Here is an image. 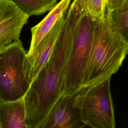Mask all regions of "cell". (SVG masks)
<instances>
[{
	"label": "cell",
	"instance_id": "6da1fadb",
	"mask_svg": "<svg viewBox=\"0 0 128 128\" xmlns=\"http://www.w3.org/2000/svg\"><path fill=\"white\" fill-rule=\"evenodd\" d=\"M74 0L65 12L64 25L52 55L30 84L24 98L28 128H38L62 96L67 62L76 24L84 11Z\"/></svg>",
	"mask_w": 128,
	"mask_h": 128
},
{
	"label": "cell",
	"instance_id": "7a4b0ae2",
	"mask_svg": "<svg viewBox=\"0 0 128 128\" xmlns=\"http://www.w3.org/2000/svg\"><path fill=\"white\" fill-rule=\"evenodd\" d=\"M128 54V44L111 30L106 13L103 20L96 19L92 46L80 90L110 78Z\"/></svg>",
	"mask_w": 128,
	"mask_h": 128
},
{
	"label": "cell",
	"instance_id": "3957f363",
	"mask_svg": "<svg viewBox=\"0 0 128 128\" xmlns=\"http://www.w3.org/2000/svg\"><path fill=\"white\" fill-rule=\"evenodd\" d=\"M20 40L0 48V102L24 98L30 84L32 65Z\"/></svg>",
	"mask_w": 128,
	"mask_h": 128
},
{
	"label": "cell",
	"instance_id": "277c9868",
	"mask_svg": "<svg viewBox=\"0 0 128 128\" xmlns=\"http://www.w3.org/2000/svg\"><path fill=\"white\" fill-rule=\"evenodd\" d=\"M96 20L86 11L84 6L75 29L62 96L75 95L82 87L92 46Z\"/></svg>",
	"mask_w": 128,
	"mask_h": 128
},
{
	"label": "cell",
	"instance_id": "5b68a950",
	"mask_svg": "<svg viewBox=\"0 0 128 128\" xmlns=\"http://www.w3.org/2000/svg\"><path fill=\"white\" fill-rule=\"evenodd\" d=\"M110 80L82 88L76 94L75 104L82 121L92 128H116Z\"/></svg>",
	"mask_w": 128,
	"mask_h": 128
},
{
	"label": "cell",
	"instance_id": "8992f818",
	"mask_svg": "<svg viewBox=\"0 0 128 128\" xmlns=\"http://www.w3.org/2000/svg\"><path fill=\"white\" fill-rule=\"evenodd\" d=\"M75 98L76 94L62 96L38 128H78L84 126Z\"/></svg>",
	"mask_w": 128,
	"mask_h": 128
},
{
	"label": "cell",
	"instance_id": "52a82bcc",
	"mask_svg": "<svg viewBox=\"0 0 128 128\" xmlns=\"http://www.w3.org/2000/svg\"><path fill=\"white\" fill-rule=\"evenodd\" d=\"M30 16L12 2L0 0V48L19 40Z\"/></svg>",
	"mask_w": 128,
	"mask_h": 128
},
{
	"label": "cell",
	"instance_id": "ba28073f",
	"mask_svg": "<svg viewBox=\"0 0 128 128\" xmlns=\"http://www.w3.org/2000/svg\"><path fill=\"white\" fill-rule=\"evenodd\" d=\"M64 19L65 13L38 44L30 56H27L28 59L32 65L31 83L35 78L40 69L50 59L64 25Z\"/></svg>",
	"mask_w": 128,
	"mask_h": 128
},
{
	"label": "cell",
	"instance_id": "9c48e42d",
	"mask_svg": "<svg viewBox=\"0 0 128 128\" xmlns=\"http://www.w3.org/2000/svg\"><path fill=\"white\" fill-rule=\"evenodd\" d=\"M72 0H61L38 24L31 28L32 38L27 56H30L38 44L55 26L70 6Z\"/></svg>",
	"mask_w": 128,
	"mask_h": 128
},
{
	"label": "cell",
	"instance_id": "30bf717a",
	"mask_svg": "<svg viewBox=\"0 0 128 128\" xmlns=\"http://www.w3.org/2000/svg\"><path fill=\"white\" fill-rule=\"evenodd\" d=\"M0 128H28L24 98L14 102H0Z\"/></svg>",
	"mask_w": 128,
	"mask_h": 128
},
{
	"label": "cell",
	"instance_id": "8fae6325",
	"mask_svg": "<svg viewBox=\"0 0 128 128\" xmlns=\"http://www.w3.org/2000/svg\"><path fill=\"white\" fill-rule=\"evenodd\" d=\"M111 30L128 44V0L120 8L106 12Z\"/></svg>",
	"mask_w": 128,
	"mask_h": 128
},
{
	"label": "cell",
	"instance_id": "7c38bea8",
	"mask_svg": "<svg viewBox=\"0 0 128 128\" xmlns=\"http://www.w3.org/2000/svg\"><path fill=\"white\" fill-rule=\"evenodd\" d=\"M14 2L30 16H38L50 10L58 0H8Z\"/></svg>",
	"mask_w": 128,
	"mask_h": 128
},
{
	"label": "cell",
	"instance_id": "4fadbf2b",
	"mask_svg": "<svg viewBox=\"0 0 128 128\" xmlns=\"http://www.w3.org/2000/svg\"><path fill=\"white\" fill-rule=\"evenodd\" d=\"M86 11L95 18L103 20L106 11V0H80Z\"/></svg>",
	"mask_w": 128,
	"mask_h": 128
},
{
	"label": "cell",
	"instance_id": "5bb4252c",
	"mask_svg": "<svg viewBox=\"0 0 128 128\" xmlns=\"http://www.w3.org/2000/svg\"><path fill=\"white\" fill-rule=\"evenodd\" d=\"M127 0H106V10L110 11L122 6Z\"/></svg>",
	"mask_w": 128,
	"mask_h": 128
},
{
	"label": "cell",
	"instance_id": "9a60e30c",
	"mask_svg": "<svg viewBox=\"0 0 128 128\" xmlns=\"http://www.w3.org/2000/svg\"><path fill=\"white\" fill-rule=\"evenodd\" d=\"M91 128L90 126H88V125H86V124H84V126H82L80 127V128Z\"/></svg>",
	"mask_w": 128,
	"mask_h": 128
}]
</instances>
